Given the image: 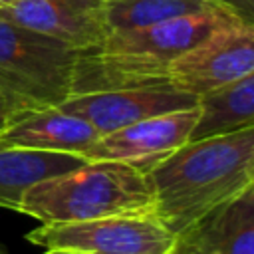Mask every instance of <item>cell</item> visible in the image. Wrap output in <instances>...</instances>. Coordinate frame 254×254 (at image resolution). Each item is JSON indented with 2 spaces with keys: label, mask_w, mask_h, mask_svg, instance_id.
<instances>
[{
  "label": "cell",
  "mask_w": 254,
  "mask_h": 254,
  "mask_svg": "<svg viewBox=\"0 0 254 254\" xmlns=\"http://www.w3.org/2000/svg\"><path fill=\"white\" fill-rule=\"evenodd\" d=\"M173 254H254V187L181 234Z\"/></svg>",
  "instance_id": "8fae6325"
},
{
  "label": "cell",
  "mask_w": 254,
  "mask_h": 254,
  "mask_svg": "<svg viewBox=\"0 0 254 254\" xmlns=\"http://www.w3.org/2000/svg\"><path fill=\"white\" fill-rule=\"evenodd\" d=\"M44 254H83V252H77V250H64V248H50V250H46Z\"/></svg>",
  "instance_id": "e0dca14e"
},
{
  "label": "cell",
  "mask_w": 254,
  "mask_h": 254,
  "mask_svg": "<svg viewBox=\"0 0 254 254\" xmlns=\"http://www.w3.org/2000/svg\"><path fill=\"white\" fill-rule=\"evenodd\" d=\"M198 105L200 119L190 141L216 133L254 127V71L234 85L202 97Z\"/></svg>",
  "instance_id": "4fadbf2b"
},
{
  "label": "cell",
  "mask_w": 254,
  "mask_h": 254,
  "mask_svg": "<svg viewBox=\"0 0 254 254\" xmlns=\"http://www.w3.org/2000/svg\"><path fill=\"white\" fill-rule=\"evenodd\" d=\"M200 101L189 93L177 91L169 85L159 87H131L69 95L58 109L85 121L99 135H107L171 111L196 107Z\"/></svg>",
  "instance_id": "ba28073f"
},
{
  "label": "cell",
  "mask_w": 254,
  "mask_h": 254,
  "mask_svg": "<svg viewBox=\"0 0 254 254\" xmlns=\"http://www.w3.org/2000/svg\"><path fill=\"white\" fill-rule=\"evenodd\" d=\"M101 135L85 121L58 109H26L0 129V145L81 157Z\"/></svg>",
  "instance_id": "30bf717a"
},
{
  "label": "cell",
  "mask_w": 254,
  "mask_h": 254,
  "mask_svg": "<svg viewBox=\"0 0 254 254\" xmlns=\"http://www.w3.org/2000/svg\"><path fill=\"white\" fill-rule=\"evenodd\" d=\"M0 93H6V91H4V89H2V87H0ZM8 95H10V93H8ZM12 97H14V95H12Z\"/></svg>",
  "instance_id": "d6986e66"
},
{
  "label": "cell",
  "mask_w": 254,
  "mask_h": 254,
  "mask_svg": "<svg viewBox=\"0 0 254 254\" xmlns=\"http://www.w3.org/2000/svg\"><path fill=\"white\" fill-rule=\"evenodd\" d=\"M222 8L214 0H115L107 2V28L113 32H129Z\"/></svg>",
  "instance_id": "5bb4252c"
},
{
  "label": "cell",
  "mask_w": 254,
  "mask_h": 254,
  "mask_svg": "<svg viewBox=\"0 0 254 254\" xmlns=\"http://www.w3.org/2000/svg\"><path fill=\"white\" fill-rule=\"evenodd\" d=\"M4 254H8V252H4Z\"/></svg>",
  "instance_id": "44dd1931"
},
{
  "label": "cell",
  "mask_w": 254,
  "mask_h": 254,
  "mask_svg": "<svg viewBox=\"0 0 254 254\" xmlns=\"http://www.w3.org/2000/svg\"><path fill=\"white\" fill-rule=\"evenodd\" d=\"M26 109H32V107H28L26 103H22L20 99H16L8 93H0V129H4L18 113H22Z\"/></svg>",
  "instance_id": "9a60e30c"
},
{
  "label": "cell",
  "mask_w": 254,
  "mask_h": 254,
  "mask_svg": "<svg viewBox=\"0 0 254 254\" xmlns=\"http://www.w3.org/2000/svg\"><path fill=\"white\" fill-rule=\"evenodd\" d=\"M20 212L42 224L153 214V189L141 169L113 161H85L30 187Z\"/></svg>",
  "instance_id": "3957f363"
},
{
  "label": "cell",
  "mask_w": 254,
  "mask_h": 254,
  "mask_svg": "<svg viewBox=\"0 0 254 254\" xmlns=\"http://www.w3.org/2000/svg\"><path fill=\"white\" fill-rule=\"evenodd\" d=\"M254 71V24H228L179 56L167 71L169 87L198 101Z\"/></svg>",
  "instance_id": "8992f818"
},
{
  "label": "cell",
  "mask_w": 254,
  "mask_h": 254,
  "mask_svg": "<svg viewBox=\"0 0 254 254\" xmlns=\"http://www.w3.org/2000/svg\"><path fill=\"white\" fill-rule=\"evenodd\" d=\"M198 119L200 105L143 119L119 131L101 135L81 159L123 163L149 173L190 141Z\"/></svg>",
  "instance_id": "52a82bcc"
},
{
  "label": "cell",
  "mask_w": 254,
  "mask_h": 254,
  "mask_svg": "<svg viewBox=\"0 0 254 254\" xmlns=\"http://www.w3.org/2000/svg\"><path fill=\"white\" fill-rule=\"evenodd\" d=\"M12 2H16V0H0V8L6 6V4H12Z\"/></svg>",
  "instance_id": "ac0fdd59"
},
{
  "label": "cell",
  "mask_w": 254,
  "mask_h": 254,
  "mask_svg": "<svg viewBox=\"0 0 254 254\" xmlns=\"http://www.w3.org/2000/svg\"><path fill=\"white\" fill-rule=\"evenodd\" d=\"M234 22L240 20L216 8L139 30L113 32L101 46L77 52L69 95L169 85L167 71L179 56Z\"/></svg>",
  "instance_id": "7a4b0ae2"
},
{
  "label": "cell",
  "mask_w": 254,
  "mask_h": 254,
  "mask_svg": "<svg viewBox=\"0 0 254 254\" xmlns=\"http://www.w3.org/2000/svg\"><path fill=\"white\" fill-rule=\"evenodd\" d=\"M147 175L153 214L179 238L254 187V127L192 139Z\"/></svg>",
  "instance_id": "6da1fadb"
},
{
  "label": "cell",
  "mask_w": 254,
  "mask_h": 254,
  "mask_svg": "<svg viewBox=\"0 0 254 254\" xmlns=\"http://www.w3.org/2000/svg\"><path fill=\"white\" fill-rule=\"evenodd\" d=\"M224 10L234 14L240 22L254 24V0H214Z\"/></svg>",
  "instance_id": "2e32d148"
},
{
  "label": "cell",
  "mask_w": 254,
  "mask_h": 254,
  "mask_svg": "<svg viewBox=\"0 0 254 254\" xmlns=\"http://www.w3.org/2000/svg\"><path fill=\"white\" fill-rule=\"evenodd\" d=\"M105 2H115V0H105Z\"/></svg>",
  "instance_id": "ffe728a7"
},
{
  "label": "cell",
  "mask_w": 254,
  "mask_h": 254,
  "mask_svg": "<svg viewBox=\"0 0 254 254\" xmlns=\"http://www.w3.org/2000/svg\"><path fill=\"white\" fill-rule=\"evenodd\" d=\"M26 238L46 250L64 248L83 254H173L177 246V234L155 214L40 224Z\"/></svg>",
  "instance_id": "5b68a950"
},
{
  "label": "cell",
  "mask_w": 254,
  "mask_h": 254,
  "mask_svg": "<svg viewBox=\"0 0 254 254\" xmlns=\"http://www.w3.org/2000/svg\"><path fill=\"white\" fill-rule=\"evenodd\" d=\"M85 159L67 153L12 149L0 145V208L18 210L26 190L36 183L64 175L83 165Z\"/></svg>",
  "instance_id": "7c38bea8"
},
{
  "label": "cell",
  "mask_w": 254,
  "mask_h": 254,
  "mask_svg": "<svg viewBox=\"0 0 254 254\" xmlns=\"http://www.w3.org/2000/svg\"><path fill=\"white\" fill-rule=\"evenodd\" d=\"M105 0H16L0 8V18L85 52L109 36Z\"/></svg>",
  "instance_id": "9c48e42d"
},
{
  "label": "cell",
  "mask_w": 254,
  "mask_h": 254,
  "mask_svg": "<svg viewBox=\"0 0 254 254\" xmlns=\"http://www.w3.org/2000/svg\"><path fill=\"white\" fill-rule=\"evenodd\" d=\"M77 52L0 18V87L32 109L58 107L71 93Z\"/></svg>",
  "instance_id": "277c9868"
}]
</instances>
